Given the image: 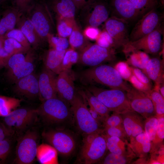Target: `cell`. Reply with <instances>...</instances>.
<instances>
[{
  "mask_svg": "<svg viewBox=\"0 0 164 164\" xmlns=\"http://www.w3.org/2000/svg\"><path fill=\"white\" fill-rule=\"evenodd\" d=\"M77 75L80 82L87 85L98 84L126 92L131 87L114 67L109 65L102 64L91 67L80 72Z\"/></svg>",
  "mask_w": 164,
  "mask_h": 164,
  "instance_id": "1",
  "label": "cell"
},
{
  "mask_svg": "<svg viewBox=\"0 0 164 164\" xmlns=\"http://www.w3.org/2000/svg\"><path fill=\"white\" fill-rule=\"evenodd\" d=\"M26 14L43 43H48L50 37L54 35L55 25L53 16L44 2L36 0Z\"/></svg>",
  "mask_w": 164,
  "mask_h": 164,
  "instance_id": "2",
  "label": "cell"
},
{
  "mask_svg": "<svg viewBox=\"0 0 164 164\" xmlns=\"http://www.w3.org/2000/svg\"><path fill=\"white\" fill-rule=\"evenodd\" d=\"M70 107L73 118L79 131L84 135L102 133L103 130L93 117L84 98L79 93H76Z\"/></svg>",
  "mask_w": 164,
  "mask_h": 164,
  "instance_id": "3",
  "label": "cell"
},
{
  "mask_svg": "<svg viewBox=\"0 0 164 164\" xmlns=\"http://www.w3.org/2000/svg\"><path fill=\"white\" fill-rule=\"evenodd\" d=\"M37 109L39 116L49 124L63 123L73 118L70 105L58 97L43 101Z\"/></svg>",
  "mask_w": 164,
  "mask_h": 164,
  "instance_id": "4",
  "label": "cell"
},
{
  "mask_svg": "<svg viewBox=\"0 0 164 164\" xmlns=\"http://www.w3.org/2000/svg\"><path fill=\"white\" fill-rule=\"evenodd\" d=\"M87 89L110 111L122 114L132 110L125 91L118 89H105L94 85H88Z\"/></svg>",
  "mask_w": 164,
  "mask_h": 164,
  "instance_id": "5",
  "label": "cell"
},
{
  "mask_svg": "<svg viewBox=\"0 0 164 164\" xmlns=\"http://www.w3.org/2000/svg\"><path fill=\"white\" fill-rule=\"evenodd\" d=\"M39 138L38 131L32 127L17 138L13 163H32L36 156Z\"/></svg>",
  "mask_w": 164,
  "mask_h": 164,
  "instance_id": "6",
  "label": "cell"
},
{
  "mask_svg": "<svg viewBox=\"0 0 164 164\" xmlns=\"http://www.w3.org/2000/svg\"><path fill=\"white\" fill-rule=\"evenodd\" d=\"M84 135L79 161L85 164L98 163L108 150L105 137L102 133Z\"/></svg>",
  "mask_w": 164,
  "mask_h": 164,
  "instance_id": "7",
  "label": "cell"
},
{
  "mask_svg": "<svg viewBox=\"0 0 164 164\" xmlns=\"http://www.w3.org/2000/svg\"><path fill=\"white\" fill-rule=\"evenodd\" d=\"M38 116L37 109H15L4 117V124L13 133L17 139L32 127Z\"/></svg>",
  "mask_w": 164,
  "mask_h": 164,
  "instance_id": "8",
  "label": "cell"
},
{
  "mask_svg": "<svg viewBox=\"0 0 164 164\" xmlns=\"http://www.w3.org/2000/svg\"><path fill=\"white\" fill-rule=\"evenodd\" d=\"M78 20L81 28L97 27L109 17L110 10L103 0H96L84 6L78 11Z\"/></svg>",
  "mask_w": 164,
  "mask_h": 164,
  "instance_id": "9",
  "label": "cell"
},
{
  "mask_svg": "<svg viewBox=\"0 0 164 164\" xmlns=\"http://www.w3.org/2000/svg\"><path fill=\"white\" fill-rule=\"evenodd\" d=\"M78 53L77 63L90 67L112 62L116 59L115 50L104 47L97 43H91Z\"/></svg>",
  "mask_w": 164,
  "mask_h": 164,
  "instance_id": "10",
  "label": "cell"
},
{
  "mask_svg": "<svg viewBox=\"0 0 164 164\" xmlns=\"http://www.w3.org/2000/svg\"><path fill=\"white\" fill-rule=\"evenodd\" d=\"M42 135L46 142L63 156L70 155L76 148V142L74 136L67 131L51 129L43 131Z\"/></svg>",
  "mask_w": 164,
  "mask_h": 164,
  "instance_id": "11",
  "label": "cell"
},
{
  "mask_svg": "<svg viewBox=\"0 0 164 164\" xmlns=\"http://www.w3.org/2000/svg\"><path fill=\"white\" fill-rule=\"evenodd\" d=\"M163 28L161 26L148 35L133 42H129L122 50L126 54L134 50H140L147 54H156L162 48Z\"/></svg>",
  "mask_w": 164,
  "mask_h": 164,
  "instance_id": "12",
  "label": "cell"
},
{
  "mask_svg": "<svg viewBox=\"0 0 164 164\" xmlns=\"http://www.w3.org/2000/svg\"><path fill=\"white\" fill-rule=\"evenodd\" d=\"M162 16L154 9L140 18L129 35V42L136 41L161 26Z\"/></svg>",
  "mask_w": 164,
  "mask_h": 164,
  "instance_id": "13",
  "label": "cell"
},
{
  "mask_svg": "<svg viewBox=\"0 0 164 164\" xmlns=\"http://www.w3.org/2000/svg\"><path fill=\"white\" fill-rule=\"evenodd\" d=\"M126 92L132 110L145 119L155 116L152 101L148 95L132 86Z\"/></svg>",
  "mask_w": 164,
  "mask_h": 164,
  "instance_id": "14",
  "label": "cell"
},
{
  "mask_svg": "<svg viewBox=\"0 0 164 164\" xmlns=\"http://www.w3.org/2000/svg\"><path fill=\"white\" fill-rule=\"evenodd\" d=\"M105 30L113 39L115 50H122L129 42L128 24L126 21L110 16L105 22Z\"/></svg>",
  "mask_w": 164,
  "mask_h": 164,
  "instance_id": "15",
  "label": "cell"
},
{
  "mask_svg": "<svg viewBox=\"0 0 164 164\" xmlns=\"http://www.w3.org/2000/svg\"><path fill=\"white\" fill-rule=\"evenodd\" d=\"M75 75L70 70L62 71L56 78V86L58 97L69 105L75 95L73 80Z\"/></svg>",
  "mask_w": 164,
  "mask_h": 164,
  "instance_id": "16",
  "label": "cell"
},
{
  "mask_svg": "<svg viewBox=\"0 0 164 164\" xmlns=\"http://www.w3.org/2000/svg\"><path fill=\"white\" fill-rule=\"evenodd\" d=\"M111 16L123 19L128 22L140 18L137 11L129 0H108Z\"/></svg>",
  "mask_w": 164,
  "mask_h": 164,
  "instance_id": "17",
  "label": "cell"
},
{
  "mask_svg": "<svg viewBox=\"0 0 164 164\" xmlns=\"http://www.w3.org/2000/svg\"><path fill=\"white\" fill-rule=\"evenodd\" d=\"M56 21L60 19L75 20L77 12L72 0H42Z\"/></svg>",
  "mask_w": 164,
  "mask_h": 164,
  "instance_id": "18",
  "label": "cell"
},
{
  "mask_svg": "<svg viewBox=\"0 0 164 164\" xmlns=\"http://www.w3.org/2000/svg\"><path fill=\"white\" fill-rule=\"evenodd\" d=\"M56 74L44 67L38 77L39 96L43 101L57 97Z\"/></svg>",
  "mask_w": 164,
  "mask_h": 164,
  "instance_id": "19",
  "label": "cell"
},
{
  "mask_svg": "<svg viewBox=\"0 0 164 164\" xmlns=\"http://www.w3.org/2000/svg\"><path fill=\"white\" fill-rule=\"evenodd\" d=\"M121 114L123 128L130 140L145 132V119L140 114L132 110Z\"/></svg>",
  "mask_w": 164,
  "mask_h": 164,
  "instance_id": "20",
  "label": "cell"
},
{
  "mask_svg": "<svg viewBox=\"0 0 164 164\" xmlns=\"http://www.w3.org/2000/svg\"><path fill=\"white\" fill-rule=\"evenodd\" d=\"M15 83V91L18 94L29 98L39 96L38 77L33 73L20 79Z\"/></svg>",
  "mask_w": 164,
  "mask_h": 164,
  "instance_id": "21",
  "label": "cell"
},
{
  "mask_svg": "<svg viewBox=\"0 0 164 164\" xmlns=\"http://www.w3.org/2000/svg\"><path fill=\"white\" fill-rule=\"evenodd\" d=\"M34 55L30 49L27 52L25 60L12 69L7 70V76L11 81L15 83L21 78L33 73Z\"/></svg>",
  "mask_w": 164,
  "mask_h": 164,
  "instance_id": "22",
  "label": "cell"
},
{
  "mask_svg": "<svg viewBox=\"0 0 164 164\" xmlns=\"http://www.w3.org/2000/svg\"><path fill=\"white\" fill-rule=\"evenodd\" d=\"M20 11L12 6L5 9L0 19V37L2 38L8 32L15 29L22 15Z\"/></svg>",
  "mask_w": 164,
  "mask_h": 164,
  "instance_id": "23",
  "label": "cell"
},
{
  "mask_svg": "<svg viewBox=\"0 0 164 164\" xmlns=\"http://www.w3.org/2000/svg\"><path fill=\"white\" fill-rule=\"evenodd\" d=\"M16 26L22 32L34 48L36 49L44 44L32 22L26 15H22Z\"/></svg>",
  "mask_w": 164,
  "mask_h": 164,
  "instance_id": "24",
  "label": "cell"
},
{
  "mask_svg": "<svg viewBox=\"0 0 164 164\" xmlns=\"http://www.w3.org/2000/svg\"><path fill=\"white\" fill-rule=\"evenodd\" d=\"M164 64L163 60L159 57L150 58L143 71L155 86H159L164 82Z\"/></svg>",
  "mask_w": 164,
  "mask_h": 164,
  "instance_id": "25",
  "label": "cell"
},
{
  "mask_svg": "<svg viewBox=\"0 0 164 164\" xmlns=\"http://www.w3.org/2000/svg\"><path fill=\"white\" fill-rule=\"evenodd\" d=\"M67 50H58L50 48L45 52L44 56L45 67L56 74L60 73L63 60Z\"/></svg>",
  "mask_w": 164,
  "mask_h": 164,
  "instance_id": "26",
  "label": "cell"
},
{
  "mask_svg": "<svg viewBox=\"0 0 164 164\" xmlns=\"http://www.w3.org/2000/svg\"><path fill=\"white\" fill-rule=\"evenodd\" d=\"M79 93L84 98L89 106L93 108L104 120L109 115L111 111L96 97L87 88Z\"/></svg>",
  "mask_w": 164,
  "mask_h": 164,
  "instance_id": "27",
  "label": "cell"
},
{
  "mask_svg": "<svg viewBox=\"0 0 164 164\" xmlns=\"http://www.w3.org/2000/svg\"><path fill=\"white\" fill-rule=\"evenodd\" d=\"M108 150L110 152L120 155H132L131 147L123 140L116 136H107L104 135Z\"/></svg>",
  "mask_w": 164,
  "mask_h": 164,
  "instance_id": "28",
  "label": "cell"
},
{
  "mask_svg": "<svg viewBox=\"0 0 164 164\" xmlns=\"http://www.w3.org/2000/svg\"><path fill=\"white\" fill-rule=\"evenodd\" d=\"M130 140L132 149L138 156H143L150 151L151 141L145 132L139 134Z\"/></svg>",
  "mask_w": 164,
  "mask_h": 164,
  "instance_id": "29",
  "label": "cell"
},
{
  "mask_svg": "<svg viewBox=\"0 0 164 164\" xmlns=\"http://www.w3.org/2000/svg\"><path fill=\"white\" fill-rule=\"evenodd\" d=\"M69 42L71 48L78 52L91 43L84 35L83 31L77 23L69 36Z\"/></svg>",
  "mask_w": 164,
  "mask_h": 164,
  "instance_id": "30",
  "label": "cell"
},
{
  "mask_svg": "<svg viewBox=\"0 0 164 164\" xmlns=\"http://www.w3.org/2000/svg\"><path fill=\"white\" fill-rule=\"evenodd\" d=\"M128 64L144 70L150 58L147 53L140 50L131 51L125 54Z\"/></svg>",
  "mask_w": 164,
  "mask_h": 164,
  "instance_id": "31",
  "label": "cell"
},
{
  "mask_svg": "<svg viewBox=\"0 0 164 164\" xmlns=\"http://www.w3.org/2000/svg\"><path fill=\"white\" fill-rule=\"evenodd\" d=\"M56 152L52 146L42 144L38 147L36 157L41 163H54Z\"/></svg>",
  "mask_w": 164,
  "mask_h": 164,
  "instance_id": "32",
  "label": "cell"
},
{
  "mask_svg": "<svg viewBox=\"0 0 164 164\" xmlns=\"http://www.w3.org/2000/svg\"><path fill=\"white\" fill-rule=\"evenodd\" d=\"M21 100L0 95V116L5 117L20 106Z\"/></svg>",
  "mask_w": 164,
  "mask_h": 164,
  "instance_id": "33",
  "label": "cell"
},
{
  "mask_svg": "<svg viewBox=\"0 0 164 164\" xmlns=\"http://www.w3.org/2000/svg\"><path fill=\"white\" fill-rule=\"evenodd\" d=\"M138 13L140 17L154 9H156L162 0H129Z\"/></svg>",
  "mask_w": 164,
  "mask_h": 164,
  "instance_id": "34",
  "label": "cell"
},
{
  "mask_svg": "<svg viewBox=\"0 0 164 164\" xmlns=\"http://www.w3.org/2000/svg\"><path fill=\"white\" fill-rule=\"evenodd\" d=\"M159 86H155L149 95L152 101L156 115H163L164 114V99L159 91Z\"/></svg>",
  "mask_w": 164,
  "mask_h": 164,
  "instance_id": "35",
  "label": "cell"
},
{
  "mask_svg": "<svg viewBox=\"0 0 164 164\" xmlns=\"http://www.w3.org/2000/svg\"><path fill=\"white\" fill-rule=\"evenodd\" d=\"M56 21V29L58 36L66 38L70 35L77 23L75 20L63 19Z\"/></svg>",
  "mask_w": 164,
  "mask_h": 164,
  "instance_id": "36",
  "label": "cell"
},
{
  "mask_svg": "<svg viewBox=\"0 0 164 164\" xmlns=\"http://www.w3.org/2000/svg\"><path fill=\"white\" fill-rule=\"evenodd\" d=\"M131 155H120L109 152L98 163L104 164H127L131 160Z\"/></svg>",
  "mask_w": 164,
  "mask_h": 164,
  "instance_id": "37",
  "label": "cell"
},
{
  "mask_svg": "<svg viewBox=\"0 0 164 164\" xmlns=\"http://www.w3.org/2000/svg\"><path fill=\"white\" fill-rule=\"evenodd\" d=\"M15 139L13 136L0 141V164L5 163L10 155Z\"/></svg>",
  "mask_w": 164,
  "mask_h": 164,
  "instance_id": "38",
  "label": "cell"
},
{
  "mask_svg": "<svg viewBox=\"0 0 164 164\" xmlns=\"http://www.w3.org/2000/svg\"><path fill=\"white\" fill-rule=\"evenodd\" d=\"M78 58L77 52L70 48L68 49L64 56L61 67V72L70 70L73 65L77 63Z\"/></svg>",
  "mask_w": 164,
  "mask_h": 164,
  "instance_id": "39",
  "label": "cell"
},
{
  "mask_svg": "<svg viewBox=\"0 0 164 164\" xmlns=\"http://www.w3.org/2000/svg\"><path fill=\"white\" fill-rule=\"evenodd\" d=\"M3 47L11 56L17 53H24L29 51L20 43L12 38L4 39Z\"/></svg>",
  "mask_w": 164,
  "mask_h": 164,
  "instance_id": "40",
  "label": "cell"
},
{
  "mask_svg": "<svg viewBox=\"0 0 164 164\" xmlns=\"http://www.w3.org/2000/svg\"><path fill=\"white\" fill-rule=\"evenodd\" d=\"M158 124V118L155 116L145 119V132L151 142L154 141L155 138Z\"/></svg>",
  "mask_w": 164,
  "mask_h": 164,
  "instance_id": "41",
  "label": "cell"
},
{
  "mask_svg": "<svg viewBox=\"0 0 164 164\" xmlns=\"http://www.w3.org/2000/svg\"><path fill=\"white\" fill-rule=\"evenodd\" d=\"M11 38L14 39L22 46L29 50L31 49V45L27 39L22 32L19 29H14L8 32L3 39Z\"/></svg>",
  "mask_w": 164,
  "mask_h": 164,
  "instance_id": "42",
  "label": "cell"
},
{
  "mask_svg": "<svg viewBox=\"0 0 164 164\" xmlns=\"http://www.w3.org/2000/svg\"><path fill=\"white\" fill-rule=\"evenodd\" d=\"M48 43L50 48L58 50H66L70 45L68 40L67 38L57 36L54 35L50 37Z\"/></svg>",
  "mask_w": 164,
  "mask_h": 164,
  "instance_id": "43",
  "label": "cell"
},
{
  "mask_svg": "<svg viewBox=\"0 0 164 164\" xmlns=\"http://www.w3.org/2000/svg\"><path fill=\"white\" fill-rule=\"evenodd\" d=\"M96 40V43L99 45L105 48L113 49L116 50L113 39L105 29L101 32Z\"/></svg>",
  "mask_w": 164,
  "mask_h": 164,
  "instance_id": "44",
  "label": "cell"
},
{
  "mask_svg": "<svg viewBox=\"0 0 164 164\" xmlns=\"http://www.w3.org/2000/svg\"><path fill=\"white\" fill-rule=\"evenodd\" d=\"M103 133L107 136H116L126 141L127 136L124 129L123 126L118 127H104Z\"/></svg>",
  "mask_w": 164,
  "mask_h": 164,
  "instance_id": "45",
  "label": "cell"
},
{
  "mask_svg": "<svg viewBox=\"0 0 164 164\" xmlns=\"http://www.w3.org/2000/svg\"><path fill=\"white\" fill-rule=\"evenodd\" d=\"M104 127H118L123 126L122 118L121 114L113 112L104 121L103 124Z\"/></svg>",
  "mask_w": 164,
  "mask_h": 164,
  "instance_id": "46",
  "label": "cell"
},
{
  "mask_svg": "<svg viewBox=\"0 0 164 164\" xmlns=\"http://www.w3.org/2000/svg\"><path fill=\"white\" fill-rule=\"evenodd\" d=\"M12 6L25 15L36 0H10Z\"/></svg>",
  "mask_w": 164,
  "mask_h": 164,
  "instance_id": "47",
  "label": "cell"
},
{
  "mask_svg": "<svg viewBox=\"0 0 164 164\" xmlns=\"http://www.w3.org/2000/svg\"><path fill=\"white\" fill-rule=\"evenodd\" d=\"M114 67L118 71L124 80L128 81L133 74L131 67L129 66L127 63L119 62L115 65Z\"/></svg>",
  "mask_w": 164,
  "mask_h": 164,
  "instance_id": "48",
  "label": "cell"
},
{
  "mask_svg": "<svg viewBox=\"0 0 164 164\" xmlns=\"http://www.w3.org/2000/svg\"><path fill=\"white\" fill-rule=\"evenodd\" d=\"M130 67L132 74L146 87L152 90V87L151 80L143 71L137 68L133 67Z\"/></svg>",
  "mask_w": 164,
  "mask_h": 164,
  "instance_id": "49",
  "label": "cell"
},
{
  "mask_svg": "<svg viewBox=\"0 0 164 164\" xmlns=\"http://www.w3.org/2000/svg\"><path fill=\"white\" fill-rule=\"evenodd\" d=\"M26 56L23 53H19L12 55L9 58L6 67L7 70H11L19 64L23 62L25 60Z\"/></svg>",
  "mask_w": 164,
  "mask_h": 164,
  "instance_id": "50",
  "label": "cell"
},
{
  "mask_svg": "<svg viewBox=\"0 0 164 164\" xmlns=\"http://www.w3.org/2000/svg\"><path fill=\"white\" fill-rule=\"evenodd\" d=\"M128 81L131 83L132 87L148 95L152 90L146 87L133 74L130 77Z\"/></svg>",
  "mask_w": 164,
  "mask_h": 164,
  "instance_id": "51",
  "label": "cell"
},
{
  "mask_svg": "<svg viewBox=\"0 0 164 164\" xmlns=\"http://www.w3.org/2000/svg\"><path fill=\"white\" fill-rule=\"evenodd\" d=\"M83 32L87 39L94 40L97 39L101 32L97 27H88L84 29Z\"/></svg>",
  "mask_w": 164,
  "mask_h": 164,
  "instance_id": "52",
  "label": "cell"
},
{
  "mask_svg": "<svg viewBox=\"0 0 164 164\" xmlns=\"http://www.w3.org/2000/svg\"><path fill=\"white\" fill-rule=\"evenodd\" d=\"M157 118L158 124L155 138L157 137L159 139L162 140L164 138V118L163 115L159 116V117Z\"/></svg>",
  "mask_w": 164,
  "mask_h": 164,
  "instance_id": "53",
  "label": "cell"
},
{
  "mask_svg": "<svg viewBox=\"0 0 164 164\" xmlns=\"http://www.w3.org/2000/svg\"><path fill=\"white\" fill-rule=\"evenodd\" d=\"M13 136V133L4 124L0 123V141Z\"/></svg>",
  "mask_w": 164,
  "mask_h": 164,
  "instance_id": "54",
  "label": "cell"
},
{
  "mask_svg": "<svg viewBox=\"0 0 164 164\" xmlns=\"http://www.w3.org/2000/svg\"><path fill=\"white\" fill-rule=\"evenodd\" d=\"M11 56L3 47L0 49V69L6 67Z\"/></svg>",
  "mask_w": 164,
  "mask_h": 164,
  "instance_id": "55",
  "label": "cell"
},
{
  "mask_svg": "<svg viewBox=\"0 0 164 164\" xmlns=\"http://www.w3.org/2000/svg\"><path fill=\"white\" fill-rule=\"evenodd\" d=\"M76 6L77 12L86 5L96 0H72Z\"/></svg>",
  "mask_w": 164,
  "mask_h": 164,
  "instance_id": "56",
  "label": "cell"
},
{
  "mask_svg": "<svg viewBox=\"0 0 164 164\" xmlns=\"http://www.w3.org/2000/svg\"><path fill=\"white\" fill-rule=\"evenodd\" d=\"M159 91L161 95L164 97V86L163 83L160 85L159 88Z\"/></svg>",
  "mask_w": 164,
  "mask_h": 164,
  "instance_id": "57",
  "label": "cell"
},
{
  "mask_svg": "<svg viewBox=\"0 0 164 164\" xmlns=\"http://www.w3.org/2000/svg\"><path fill=\"white\" fill-rule=\"evenodd\" d=\"M4 39L0 37V49L3 47Z\"/></svg>",
  "mask_w": 164,
  "mask_h": 164,
  "instance_id": "58",
  "label": "cell"
},
{
  "mask_svg": "<svg viewBox=\"0 0 164 164\" xmlns=\"http://www.w3.org/2000/svg\"><path fill=\"white\" fill-rule=\"evenodd\" d=\"M6 0H0V4Z\"/></svg>",
  "mask_w": 164,
  "mask_h": 164,
  "instance_id": "59",
  "label": "cell"
},
{
  "mask_svg": "<svg viewBox=\"0 0 164 164\" xmlns=\"http://www.w3.org/2000/svg\"><path fill=\"white\" fill-rule=\"evenodd\" d=\"M1 14L0 13V17H1Z\"/></svg>",
  "mask_w": 164,
  "mask_h": 164,
  "instance_id": "60",
  "label": "cell"
}]
</instances>
